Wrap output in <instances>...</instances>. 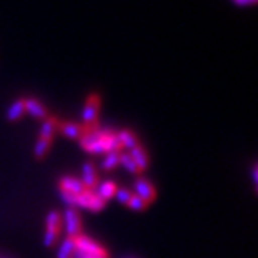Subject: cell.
I'll return each mask as SVG.
<instances>
[{
  "instance_id": "obj_11",
  "label": "cell",
  "mask_w": 258,
  "mask_h": 258,
  "mask_svg": "<svg viewBox=\"0 0 258 258\" xmlns=\"http://www.w3.org/2000/svg\"><path fill=\"white\" fill-rule=\"evenodd\" d=\"M57 131L66 138L79 139V137L83 134V125H78L74 122H59Z\"/></svg>"
},
{
  "instance_id": "obj_10",
  "label": "cell",
  "mask_w": 258,
  "mask_h": 258,
  "mask_svg": "<svg viewBox=\"0 0 258 258\" xmlns=\"http://www.w3.org/2000/svg\"><path fill=\"white\" fill-rule=\"evenodd\" d=\"M129 155L135 161V164H137V166H138L141 172L148 169V166H149V157H148V152L145 151V148L142 147L141 144L137 145L135 148H132L131 152H129Z\"/></svg>"
},
{
  "instance_id": "obj_14",
  "label": "cell",
  "mask_w": 258,
  "mask_h": 258,
  "mask_svg": "<svg viewBox=\"0 0 258 258\" xmlns=\"http://www.w3.org/2000/svg\"><path fill=\"white\" fill-rule=\"evenodd\" d=\"M76 252V244L74 237H66L62 242V245L57 249L56 258H75Z\"/></svg>"
},
{
  "instance_id": "obj_5",
  "label": "cell",
  "mask_w": 258,
  "mask_h": 258,
  "mask_svg": "<svg viewBox=\"0 0 258 258\" xmlns=\"http://www.w3.org/2000/svg\"><path fill=\"white\" fill-rule=\"evenodd\" d=\"M63 224L66 237H74L82 234V218L76 208H68L63 214Z\"/></svg>"
},
{
  "instance_id": "obj_12",
  "label": "cell",
  "mask_w": 258,
  "mask_h": 258,
  "mask_svg": "<svg viewBox=\"0 0 258 258\" xmlns=\"http://www.w3.org/2000/svg\"><path fill=\"white\" fill-rule=\"evenodd\" d=\"M57 125H59V120L56 118H49L43 120L40 131H39V138L47 139V141H53V137L57 132Z\"/></svg>"
},
{
  "instance_id": "obj_9",
  "label": "cell",
  "mask_w": 258,
  "mask_h": 258,
  "mask_svg": "<svg viewBox=\"0 0 258 258\" xmlns=\"http://www.w3.org/2000/svg\"><path fill=\"white\" fill-rule=\"evenodd\" d=\"M81 181L86 189H92V191L96 189V186L99 184V175H98L96 166L93 165L92 162H88L83 165V175Z\"/></svg>"
},
{
  "instance_id": "obj_19",
  "label": "cell",
  "mask_w": 258,
  "mask_h": 258,
  "mask_svg": "<svg viewBox=\"0 0 258 258\" xmlns=\"http://www.w3.org/2000/svg\"><path fill=\"white\" fill-rule=\"evenodd\" d=\"M122 151H113V152H108V154H105V158H103V161H102L101 166L105 169V171H111L113 168H116V166L119 165V155Z\"/></svg>"
},
{
  "instance_id": "obj_21",
  "label": "cell",
  "mask_w": 258,
  "mask_h": 258,
  "mask_svg": "<svg viewBox=\"0 0 258 258\" xmlns=\"http://www.w3.org/2000/svg\"><path fill=\"white\" fill-rule=\"evenodd\" d=\"M59 237H60V231L49 230V228H46V231H45V237H43V244H45V247H47V248L55 247L56 242L59 240Z\"/></svg>"
},
{
  "instance_id": "obj_24",
  "label": "cell",
  "mask_w": 258,
  "mask_h": 258,
  "mask_svg": "<svg viewBox=\"0 0 258 258\" xmlns=\"http://www.w3.org/2000/svg\"><path fill=\"white\" fill-rule=\"evenodd\" d=\"M60 197H62V200H63L64 203L68 204L71 208H75L76 207V195L71 192H64V191H60Z\"/></svg>"
},
{
  "instance_id": "obj_1",
  "label": "cell",
  "mask_w": 258,
  "mask_h": 258,
  "mask_svg": "<svg viewBox=\"0 0 258 258\" xmlns=\"http://www.w3.org/2000/svg\"><path fill=\"white\" fill-rule=\"evenodd\" d=\"M78 141L83 151L92 155H105L108 152H119L123 149L118 138V132L108 128H99L98 125H83V134Z\"/></svg>"
},
{
  "instance_id": "obj_20",
  "label": "cell",
  "mask_w": 258,
  "mask_h": 258,
  "mask_svg": "<svg viewBox=\"0 0 258 258\" xmlns=\"http://www.w3.org/2000/svg\"><path fill=\"white\" fill-rule=\"evenodd\" d=\"M50 147H52V141L39 138L37 139L36 145H35V157H36L37 159H43V158L47 155Z\"/></svg>"
},
{
  "instance_id": "obj_3",
  "label": "cell",
  "mask_w": 258,
  "mask_h": 258,
  "mask_svg": "<svg viewBox=\"0 0 258 258\" xmlns=\"http://www.w3.org/2000/svg\"><path fill=\"white\" fill-rule=\"evenodd\" d=\"M106 201H103L98 194L92 189H86L76 197V207L85 208L92 212H99L105 208Z\"/></svg>"
},
{
  "instance_id": "obj_16",
  "label": "cell",
  "mask_w": 258,
  "mask_h": 258,
  "mask_svg": "<svg viewBox=\"0 0 258 258\" xmlns=\"http://www.w3.org/2000/svg\"><path fill=\"white\" fill-rule=\"evenodd\" d=\"M26 113V109H25V102L23 99H19V101L13 102L10 105L9 111H8V119L10 122H18L23 118V115Z\"/></svg>"
},
{
  "instance_id": "obj_18",
  "label": "cell",
  "mask_w": 258,
  "mask_h": 258,
  "mask_svg": "<svg viewBox=\"0 0 258 258\" xmlns=\"http://www.w3.org/2000/svg\"><path fill=\"white\" fill-rule=\"evenodd\" d=\"M119 164L123 166L128 172L134 174V175H139V174H141L139 168L137 166V164H135V161L132 159V157L129 155V152H120Z\"/></svg>"
},
{
  "instance_id": "obj_25",
  "label": "cell",
  "mask_w": 258,
  "mask_h": 258,
  "mask_svg": "<svg viewBox=\"0 0 258 258\" xmlns=\"http://www.w3.org/2000/svg\"><path fill=\"white\" fill-rule=\"evenodd\" d=\"M257 0H235V3H238L241 6H245V5H252V3H255Z\"/></svg>"
},
{
  "instance_id": "obj_6",
  "label": "cell",
  "mask_w": 258,
  "mask_h": 258,
  "mask_svg": "<svg viewBox=\"0 0 258 258\" xmlns=\"http://www.w3.org/2000/svg\"><path fill=\"white\" fill-rule=\"evenodd\" d=\"M134 189H135V195L142 198L148 205L154 203L155 198H157V189H155V186L152 185L151 181H148L147 178H142V176L137 178L135 182H134Z\"/></svg>"
},
{
  "instance_id": "obj_22",
  "label": "cell",
  "mask_w": 258,
  "mask_h": 258,
  "mask_svg": "<svg viewBox=\"0 0 258 258\" xmlns=\"http://www.w3.org/2000/svg\"><path fill=\"white\" fill-rule=\"evenodd\" d=\"M128 207L131 208V210H134V211H137V212H142V211H145L148 208V204L142 200V198H139L138 195H132V198L129 200V203H128Z\"/></svg>"
},
{
  "instance_id": "obj_17",
  "label": "cell",
  "mask_w": 258,
  "mask_h": 258,
  "mask_svg": "<svg viewBox=\"0 0 258 258\" xmlns=\"http://www.w3.org/2000/svg\"><path fill=\"white\" fill-rule=\"evenodd\" d=\"M46 228L49 230H63V215L59 211H50L46 217Z\"/></svg>"
},
{
  "instance_id": "obj_7",
  "label": "cell",
  "mask_w": 258,
  "mask_h": 258,
  "mask_svg": "<svg viewBox=\"0 0 258 258\" xmlns=\"http://www.w3.org/2000/svg\"><path fill=\"white\" fill-rule=\"evenodd\" d=\"M25 102V109L26 113H29L30 116H33L35 119L45 120L47 118V109L46 106L40 101H37L35 98H28L23 99Z\"/></svg>"
},
{
  "instance_id": "obj_8",
  "label": "cell",
  "mask_w": 258,
  "mask_h": 258,
  "mask_svg": "<svg viewBox=\"0 0 258 258\" xmlns=\"http://www.w3.org/2000/svg\"><path fill=\"white\" fill-rule=\"evenodd\" d=\"M59 191H64V192H71L74 195H79L83 191H86L85 185L79 178H74V176H62L59 181Z\"/></svg>"
},
{
  "instance_id": "obj_15",
  "label": "cell",
  "mask_w": 258,
  "mask_h": 258,
  "mask_svg": "<svg viewBox=\"0 0 258 258\" xmlns=\"http://www.w3.org/2000/svg\"><path fill=\"white\" fill-rule=\"evenodd\" d=\"M118 138H119L120 144H122V148H129V149H132V148H135L137 145H139L138 137H137L132 131H129V129L118 131Z\"/></svg>"
},
{
  "instance_id": "obj_13",
  "label": "cell",
  "mask_w": 258,
  "mask_h": 258,
  "mask_svg": "<svg viewBox=\"0 0 258 258\" xmlns=\"http://www.w3.org/2000/svg\"><path fill=\"white\" fill-rule=\"evenodd\" d=\"M116 191H118V185H116V182L109 181V179H108V181H103V182L98 185L96 189H95V192L98 194L103 201H109L112 198H115Z\"/></svg>"
},
{
  "instance_id": "obj_23",
  "label": "cell",
  "mask_w": 258,
  "mask_h": 258,
  "mask_svg": "<svg viewBox=\"0 0 258 258\" xmlns=\"http://www.w3.org/2000/svg\"><path fill=\"white\" fill-rule=\"evenodd\" d=\"M132 195H134V192H132L131 189H128V188H118V191L115 194V198H116L120 204L128 205L129 200L132 198Z\"/></svg>"
},
{
  "instance_id": "obj_2",
  "label": "cell",
  "mask_w": 258,
  "mask_h": 258,
  "mask_svg": "<svg viewBox=\"0 0 258 258\" xmlns=\"http://www.w3.org/2000/svg\"><path fill=\"white\" fill-rule=\"evenodd\" d=\"M75 244H76V252L78 254L95 258H109V252L106 251L105 247H102L99 242H96L85 234L78 235L75 238Z\"/></svg>"
},
{
  "instance_id": "obj_4",
  "label": "cell",
  "mask_w": 258,
  "mask_h": 258,
  "mask_svg": "<svg viewBox=\"0 0 258 258\" xmlns=\"http://www.w3.org/2000/svg\"><path fill=\"white\" fill-rule=\"evenodd\" d=\"M99 108H101V96L98 93L89 95L82 111V120L86 126L98 125L96 122L99 118Z\"/></svg>"
}]
</instances>
